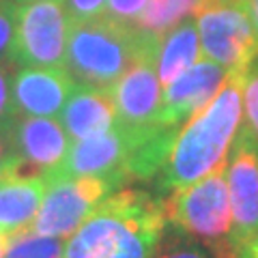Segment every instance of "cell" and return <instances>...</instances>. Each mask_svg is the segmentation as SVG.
<instances>
[{
  "instance_id": "cell-13",
  "label": "cell",
  "mask_w": 258,
  "mask_h": 258,
  "mask_svg": "<svg viewBox=\"0 0 258 258\" xmlns=\"http://www.w3.org/2000/svg\"><path fill=\"white\" fill-rule=\"evenodd\" d=\"M74 88L64 67H20L11 80V112L52 118L60 114Z\"/></svg>"
},
{
  "instance_id": "cell-1",
  "label": "cell",
  "mask_w": 258,
  "mask_h": 258,
  "mask_svg": "<svg viewBox=\"0 0 258 258\" xmlns=\"http://www.w3.org/2000/svg\"><path fill=\"white\" fill-rule=\"evenodd\" d=\"M166 226L161 196L116 189L69 235L62 258H151Z\"/></svg>"
},
{
  "instance_id": "cell-10",
  "label": "cell",
  "mask_w": 258,
  "mask_h": 258,
  "mask_svg": "<svg viewBox=\"0 0 258 258\" xmlns=\"http://www.w3.org/2000/svg\"><path fill=\"white\" fill-rule=\"evenodd\" d=\"M226 185H228L232 230V252L258 237V149L241 136H235L226 159Z\"/></svg>"
},
{
  "instance_id": "cell-23",
  "label": "cell",
  "mask_w": 258,
  "mask_h": 258,
  "mask_svg": "<svg viewBox=\"0 0 258 258\" xmlns=\"http://www.w3.org/2000/svg\"><path fill=\"white\" fill-rule=\"evenodd\" d=\"M108 0H62L67 11L69 24L71 22H88L103 15Z\"/></svg>"
},
{
  "instance_id": "cell-6",
  "label": "cell",
  "mask_w": 258,
  "mask_h": 258,
  "mask_svg": "<svg viewBox=\"0 0 258 258\" xmlns=\"http://www.w3.org/2000/svg\"><path fill=\"white\" fill-rule=\"evenodd\" d=\"M69 18L62 0L18 5L13 62L15 67H64Z\"/></svg>"
},
{
  "instance_id": "cell-28",
  "label": "cell",
  "mask_w": 258,
  "mask_h": 258,
  "mask_svg": "<svg viewBox=\"0 0 258 258\" xmlns=\"http://www.w3.org/2000/svg\"><path fill=\"white\" fill-rule=\"evenodd\" d=\"M7 247H9V235H3V232H0V258H5Z\"/></svg>"
},
{
  "instance_id": "cell-29",
  "label": "cell",
  "mask_w": 258,
  "mask_h": 258,
  "mask_svg": "<svg viewBox=\"0 0 258 258\" xmlns=\"http://www.w3.org/2000/svg\"><path fill=\"white\" fill-rule=\"evenodd\" d=\"M18 5H22V3H35V0H15Z\"/></svg>"
},
{
  "instance_id": "cell-27",
  "label": "cell",
  "mask_w": 258,
  "mask_h": 258,
  "mask_svg": "<svg viewBox=\"0 0 258 258\" xmlns=\"http://www.w3.org/2000/svg\"><path fill=\"white\" fill-rule=\"evenodd\" d=\"M247 9L249 15V22H252V28H254V35H256V43H258V0H241Z\"/></svg>"
},
{
  "instance_id": "cell-11",
  "label": "cell",
  "mask_w": 258,
  "mask_h": 258,
  "mask_svg": "<svg viewBox=\"0 0 258 258\" xmlns=\"http://www.w3.org/2000/svg\"><path fill=\"white\" fill-rule=\"evenodd\" d=\"M15 161L7 168L24 176H43L54 170L69 151V136L47 116L11 114Z\"/></svg>"
},
{
  "instance_id": "cell-19",
  "label": "cell",
  "mask_w": 258,
  "mask_h": 258,
  "mask_svg": "<svg viewBox=\"0 0 258 258\" xmlns=\"http://www.w3.org/2000/svg\"><path fill=\"white\" fill-rule=\"evenodd\" d=\"M241 112L243 120L237 134L258 149V52L241 74Z\"/></svg>"
},
{
  "instance_id": "cell-15",
  "label": "cell",
  "mask_w": 258,
  "mask_h": 258,
  "mask_svg": "<svg viewBox=\"0 0 258 258\" xmlns=\"http://www.w3.org/2000/svg\"><path fill=\"white\" fill-rule=\"evenodd\" d=\"M58 116L60 127L71 140H84L91 136L103 134L114 125L112 93L76 84Z\"/></svg>"
},
{
  "instance_id": "cell-8",
  "label": "cell",
  "mask_w": 258,
  "mask_h": 258,
  "mask_svg": "<svg viewBox=\"0 0 258 258\" xmlns=\"http://www.w3.org/2000/svg\"><path fill=\"white\" fill-rule=\"evenodd\" d=\"M127 151L129 136L114 123L108 132L71 144L64 159L45 174V185L64 179H80V176H103L123 187L127 183Z\"/></svg>"
},
{
  "instance_id": "cell-26",
  "label": "cell",
  "mask_w": 258,
  "mask_h": 258,
  "mask_svg": "<svg viewBox=\"0 0 258 258\" xmlns=\"http://www.w3.org/2000/svg\"><path fill=\"white\" fill-rule=\"evenodd\" d=\"M235 258H258V237H254L249 243L235 249Z\"/></svg>"
},
{
  "instance_id": "cell-21",
  "label": "cell",
  "mask_w": 258,
  "mask_h": 258,
  "mask_svg": "<svg viewBox=\"0 0 258 258\" xmlns=\"http://www.w3.org/2000/svg\"><path fill=\"white\" fill-rule=\"evenodd\" d=\"M15 24H18V3L0 0V64H13Z\"/></svg>"
},
{
  "instance_id": "cell-12",
  "label": "cell",
  "mask_w": 258,
  "mask_h": 258,
  "mask_svg": "<svg viewBox=\"0 0 258 258\" xmlns=\"http://www.w3.org/2000/svg\"><path fill=\"white\" fill-rule=\"evenodd\" d=\"M230 71L209 58H200L187 71L174 78L161 95L159 123L168 127H183L191 116L205 110L222 91Z\"/></svg>"
},
{
  "instance_id": "cell-2",
  "label": "cell",
  "mask_w": 258,
  "mask_h": 258,
  "mask_svg": "<svg viewBox=\"0 0 258 258\" xmlns=\"http://www.w3.org/2000/svg\"><path fill=\"white\" fill-rule=\"evenodd\" d=\"M241 74L243 71L230 74L213 101L179 132L159 172L164 191L187 187L226 166L241 125Z\"/></svg>"
},
{
  "instance_id": "cell-20",
  "label": "cell",
  "mask_w": 258,
  "mask_h": 258,
  "mask_svg": "<svg viewBox=\"0 0 258 258\" xmlns=\"http://www.w3.org/2000/svg\"><path fill=\"white\" fill-rule=\"evenodd\" d=\"M5 258H62V243L58 237H43L24 230L9 237Z\"/></svg>"
},
{
  "instance_id": "cell-3",
  "label": "cell",
  "mask_w": 258,
  "mask_h": 258,
  "mask_svg": "<svg viewBox=\"0 0 258 258\" xmlns=\"http://www.w3.org/2000/svg\"><path fill=\"white\" fill-rule=\"evenodd\" d=\"M159 43L136 26H125L106 15L88 22H71L64 69L78 86L110 93L140 58L157 56Z\"/></svg>"
},
{
  "instance_id": "cell-24",
  "label": "cell",
  "mask_w": 258,
  "mask_h": 258,
  "mask_svg": "<svg viewBox=\"0 0 258 258\" xmlns=\"http://www.w3.org/2000/svg\"><path fill=\"white\" fill-rule=\"evenodd\" d=\"M15 161V151H13V132H11V114L0 118V172Z\"/></svg>"
},
{
  "instance_id": "cell-17",
  "label": "cell",
  "mask_w": 258,
  "mask_h": 258,
  "mask_svg": "<svg viewBox=\"0 0 258 258\" xmlns=\"http://www.w3.org/2000/svg\"><path fill=\"white\" fill-rule=\"evenodd\" d=\"M203 3L205 0H149L136 28L161 41L168 30H172L176 24L194 15Z\"/></svg>"
},
{
  "instance_id": "cell-25",
  "label": "cell",
  "mask_w": 258,
  "mask_h": 258,
  "mask_svg": "<svg viewBox=\"0 0 258 258\" xmlns=\"http://www.w3.org/2000/svg\"><path fill=\"white\" fill-rule=\"evenodd\" d=\"M13 64H0V118L13 114L11 112V80L15 74Z\"/></svg>"
},
{
  "instance_id": "cell-18",
  "label": "cell",
  "mask_w": 258,
  "mask_h": 258,
  "mask_svg": "<svg viewBox=\"0 0 258 258\" xmlns=\"http://www.w3.org/2000/svg\"><path fill=\"white\" fill-rule=\"evenodd\" d=\"M151 258H235V252L211 247L203 241L172 228V226L170 228L166 226L164 235H161Z\"/></svg>"
},
{
  "instance_id": "cell-4",
  "label": "cell",
  "mask_w": 258,
  "mask_h": 258,
  "mask_svg": "<svg viewBox=\"0 0 258 258\" xmlns=\"http://www.w3.org/2000/svg\"><path fill=\"white\" fill-rule=\"evenodd\" d=\"M164 209L166 220L172 228L211 247L232 249V213L226 185V166L187 187L168 191Z\"/></svg>"
},
{
  "instance_id": "cell-9",
  "label": "cell",
  "mask_w": 258,
  "mask_h": 258,
  "mask_svg": "<svg viewBox=\"0 0 258 258\" xmlns=\"http://www.w3.org/2000/svg\"><path fill=\"white\" fill-rule=\"evenodd\" d=\"M157 56H144L112 86L114 123L127 134H142L161 125V86L155 69Z\"/></svg>"
},
{
  "instance_id": "cell-14",
  "label": "cell",
  "mask_w": 258,
  "mask_h": 258,
  "mask_svg": "<svg viewBox=\"0 0 258 258\" xmlns=\"http://www.w3.org/2000/svg\"><path fill=\"white\" fill-rule=\"evenodd\" d=\"M43 176H24L18 172H0V232L18 235L30 230L45 196Z\"/></svg>"
},
{
  "instance_id": "cell-5",
  "label": "cell",
  "mask_w": 258,
  "mask_h": 258,
  "mask_svg": "<svg viewBox=\"0 0 258 258\" xmlns=\"http://www.w3.org/2000/svg\"><path fill=\"white\" fill-rule=\"evenodd\" d=\"M205 58L237 74L258 52L256 35L241 0H205L194 13Z\"/></svg>"
},
{
  "instance_id": "cell-7",
  "label": "cell",
  "mask_w": 258,
  "mask_h": 258,
  "mask_svg": "<svg viewBox=\"0 0 258 258\" xmlns=\"http://www.w3.org/2000/svg\"><path fill=\"white\" fill-rule=\"evenodd\" d=\"M116 189H120L118 185L103 176H80L50 183L32 222V232L58 239L69 237L95 211V207Z\"/></svg>"
},
{
  "instance_id": "cell-22",
  "label": "cell",
  "mask_w": 258,
  "mask_h": 258,
  "mask_svg": "<svg viewBox=\"0 0 258 258\" xmlns=\"http://www.w3.org/2000/svg\"><path fill=\"white\" fill-rule=\"evenodd\" d=\"M149 0H108L106 3V15L108 20H114L125 26H136L147 9Z\"/></svg>"
},
{
  "instance_id": "cell-16",
  "label": "cell",
  "mask_w": 258,
  "mask_h": 258,
  "mask_svg": "<svg viewBox=\"0 0 258 258\" xmlns=\"http://www.w3.org/2000/svg\"><path fill=\"white\" fill-rule=\"evenodd\" d=\"M200 54L203 52H200L196 18L189 15L181 24H176L172 30H168L159 43L155 69L161 86L166 88L174 78H179L194 62H198Z\"/></svg>"
}]
</instances>
